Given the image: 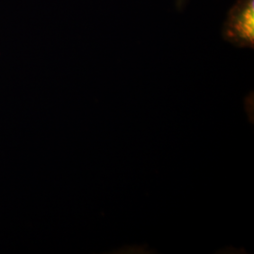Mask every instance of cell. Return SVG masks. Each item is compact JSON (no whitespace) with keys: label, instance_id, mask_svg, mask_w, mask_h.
I'll return each mask as SVG.
<instances>
[{"label":"cell","instance_id":"obj_1","mask_svg":"<svg viewBox=\"0 0 254 254\" xmlns=\"http://www.w3.org/2000/svg\"><path fill=\"white\" fill-rule=\"evenodd\" d=\"M222 36L237 47L254 48V0H236L223 24Z\"/></svg>","mask_w":254,"mask_h":254},{"label":"cell","instance_id":"obj_2","mask_svg":"<svg viewBox=\"0 0 254 254\" xmlns=\"http://www.w3.org/2000/svg\"><path fill=\"white\" fill-rule=\"evenodd\" d=\"M174 1H175L176 9H178V10H182V9L185 8L188 0H174Z\"/></svg>","mask_w":254,"mask_h":254}]
</instances>
